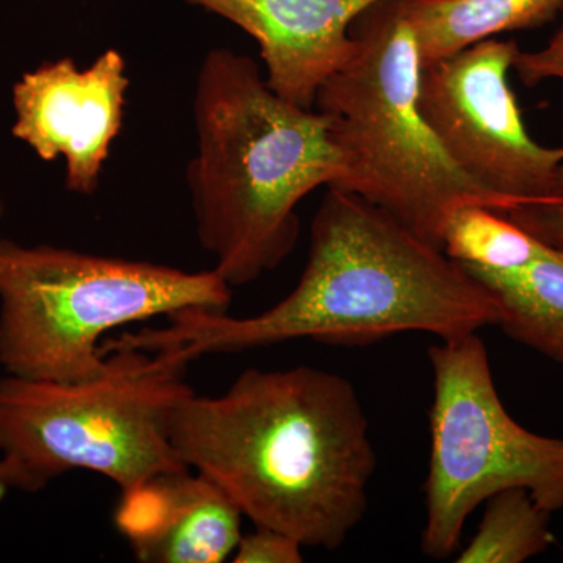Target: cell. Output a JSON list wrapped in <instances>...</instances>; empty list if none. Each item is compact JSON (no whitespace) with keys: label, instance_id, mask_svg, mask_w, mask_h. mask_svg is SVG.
<instances>
[{"label":"cell","instance_id":"6da1fadb","mask_svg":"<svg viewBox=\"0 0 563 563\" xmlns=\"http://www.w3.org/2000/svg\"><path fill=\"white\" fill-rule=\"evenodd\" d=\"M483 282L355 192L329 188L310 228L309 258L290 295L261 314L185 310L163 328L106 339L103 354L135 350L190 363L207 354L310 339L368 346L406 332L440 340L498 324Z\"/></svg>","mask_w":563,"mask_h":563},{"label":"cell","instance_id":"7a4b0ae2","mask_svg":"<svg viewBox=\"0 0 563 563\" xmlns=\"http://www.w3.org/2000/svg\"><path fill=\"white\" fill-rule=\"evenodd\" d=\"M169 439L243 517L303 548L336 550L368 509L376 451L357 391L340 374L246 369L220 396H185Z\"/></svg>","mask_w":563,"mask_h":563},{"label":"cell","instance_id":"3957f363","mask_svg":"<svg viewBox=\"0 0 563 563\" xmlns=\"http://www.w3.org/2000/svg\"><path fill=\"white\" fill-rule=\"evenodd\" d=\"M196 150L188 163L196 232L231 287L273 272L295 250L299 203L346 177L331 120L285 101L257 63L220 47L196 79Z\"/></svg>","mask_w":563,"mask_h":563},{"label":"cell","instance_id":"277c9868","mask_svg":"<svg viewBox=\"0 0 563 563\" xmlns=\"http://www.w3.org/2000/svg\"><path fill=\"white\" fill-rule=\"evenodd\" d=\"M351 36L350 57L314 101V110L331 120L346 166L335 188L380 207L439 247L446 222L462 207L512 211L451 161L422 117L420 52L402 0H379L355 20Z\"/></svg>","mask_w":563,"mask_h":563},{"label":"cell","instance_id":"5b68a950","mask_svg":"<svg viewBox=\"0 0 563 563\" xmlns=\"http://www.w3.org/2000/svg\"><path fill=\"white\" fill-rule=\"evenodd\" d=\"M231 301L217 269L0 239V365L25 379H92L107 368L106 333L185 310L228 312Z\"/></svg>","mask_w":563,"mask_h":563},{"label":"cell","instance_id":"8992f818","mask_svg":"<svg viewBox=\"0 0 563 563\" xmlns=\"http://www.w3.org/2000/svg\"><path fill=\"white\" fill-rule=\"evenodd\" d=\"M107 355L106 372L80 383L0 379V455L20 463L35 492L77 470L128 492L188 468L169 439L173 410L192 391L181 377L188 363L135 350Z\"/></svg>","mask_w":563,"mask_h":563},{"label":"cell","instance_id":"52a82bcc","mask_svg":"<svg viewBox=\"0 0 563 563\" xmlns=\"http://www.w3.org/2000/svg\"><path fill=\"white\" fill-rule=\"evenodd\" d=\"M428 357L433 399L421 550L443 561L461 547L470 515L496 493L523 488L548 512L563 509V439L510 417L477 333L440 340Z\"/></svg>","mask_w":563,"mask_h":563},{"label":"cell","instance_id":"ba28073f","mask_svg":"<svg viewBox=\"0 0 563 563\" xmlns=\"http://www.w3.org/2000/svg\"><path fill=\"white\" fill-rule=\"evenodd\" d=\"M520 47L488 38L421 70L418 106L451 161L512 210L563 195V147L529 135L509 85Z\"/></svg>","mask_w":563,"mask_h":563},{"label":"cell","instance_id":"9c48e42d","mask_svg":"<svg viewBox=\"0 0 563 563\" xmlns=\"http://www.w3.org/2000/svg\"><path fill=\"white\" fill-rule=\"evenodd\" d=\"M128 63L109 49L87 69L63 57L22 74L13 85L14 139L44 162H66V188L95 195L124 121Z\"/></svg>","mask_w":563,"mask_h":563},{"label":"cell","instance_id":"30bf717a","mask_svg":"<svg viewBox=\"0 0 563 563\" xmlns=\"http://www.w3.org/2000/svg\"><path fill=\"white\" fill-rule=\"evenodd\" d=\"M224 18L261 47L266 81L285 101L314 109L318 91L351 55V27L379 0H185Z\"/></svg>","mask_w":563,"mask_h":563},{"label":"cell","instance_id":"8fae6325","mask_svg":"<svg viewBox=\"0 0 563 563\" xmlns=\"http://www.w3.org/2000/svg\"><path fill=\"white\" fill-rule=\"evenodd\" d=\"M243 514L191 468L157 474L121 492L114 525L143 563H220L242 539Z\"/></svg>","mask_w":563,"mask_h":563},{"label":"cell","instance_id":"7c38bea8","mask_svg":"<svg viewBox=\"0 0 563 563\" xmlns=\"http://www.w3.org/2000/svg\"><path fill=\"white\" fill-rule=\"evenodd\" d=\"M422 68L506 32L553 21L563 0H402Z\"/></svg>","mask_w":563,"mask_h":563},{"label":"cell","instance_id":"4fadbf2b","mask_svg":"<svg viewBox=\"0 0 563 563\" xmlns=\"http://www.w3.org/2000/svg\"><path fill=\"white\" fill-rule=\"evenodd\" d=\"M463 268L490 291L499 312L496 325L506 335L563 363V251L544 244L532 262L510 272Z\"/></svg>","mask_w":563,"mask_h":563},{"label":"cell","instance_id":"5bb4252c","mask_svg":"<svg viewBox=\"0 0 563 563\" xmlns=\"http://www.w3.org/2000/svg\"><path fill=\"white\" fill-rule=\"evenodd\" d=\"M551 512L523 488L496 493L487 501L483 521L457 563H521L547 553L554 543Z\"/></svg>","mask_w":563,"mask_h":563},{"label":"cell","instance_id":"9a60e30c","mask_svg":"<svg viewBox=\"0 0 563 563\" xmlns=\"http://www.w3.org/2000/svg\"><path fill=\"white\" fill-rule=\"evenodd\" d=\"M442 247L463 266L510 272L532 262L544 244L499 211L466 206L451 214Z\"/></svg>","mask_w":563,"mask_h":563},{"label":"cell","instance_id":"2e32d148","mask_svg":"<svg viewBox=\"0 0 563 563\" xmlns=\"http://www.w3.org/2000/svg\"><path fill=\"white\" fill-rule=\"evenodd\" d=\"M302 544L287 533L255 526L242 536L232 558L235 563H301Z\"/></svg>","mask_w":563,"mask_h":563},{"label":"cell","instance_id":"e0dca14e","mask_svg":"<svg viewBox=\"0 0 563 563\" xmlns=\"http://www.w3.org/2000/svg\"><path fill=\"white\" fill-rule=\"evenodd\" d=\"M515 224L547 246L563 251V195L506 213Z\"/></svg>","mask_w":563,"mask_h":563},{"label":"cell","instance_id":"ac0fdd59","mask_svg":"<svg viewBox=\"0 0 563 563\" xmlns=\"http://www.w3.org/2000/svg\"><path fill=\"white\" fill-rule=\"evenodd\" d=\"M514 69L526 87L544 80H563V25L540 51L518 52Z\"/></svg>","mask_w":563,"mask_h":563},{"label":"cell","instance_id":"d6986e66","mask_svg":"<svg viewBox=\"0 0 563 563\" xmlns=\"http://www.w3.org/2000/svg\"><path fill=\"white\" fill-rule=\"evenodd\" d=\"M0 488H16V490L35 493L31 477L22 470L20 463L0 455Z\"/></svg>","mask_w":563,"mask_h":563}]
</instances>
